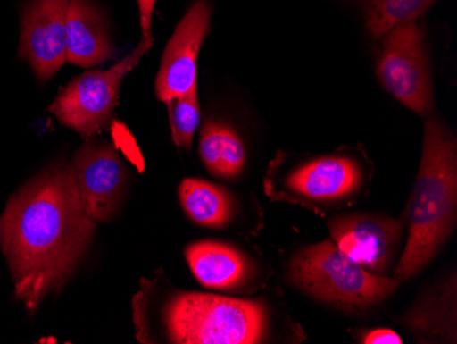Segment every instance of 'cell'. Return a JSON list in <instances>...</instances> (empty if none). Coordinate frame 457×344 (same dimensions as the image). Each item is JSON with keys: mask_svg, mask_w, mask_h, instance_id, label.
Masks as SVG:
<instances>
[{"mask_svg": "<svg viewBox=\"0 0 457 344\" xmlns=\"http://www.w3.org/2000/svg\"><path fill=\"white\" fill-rule=\"evenodd\" d=\"M95 228L71 166H51L9 200L0 217V248L12 272L15 300L29 315L65 286L86 256Z\"/></svg>", "mask_w": 457, "mask_h": 344, "instance_id": "1", "label": "cell"}, {"mask_svg": "<svg viewBox=\"0 0 457 344\" xmlns=\"http://www.w3.org/2000/svg\"><path fill=\"white\" fill-rule=\"evenodd\" d=\"M456 140L437 118L426 122L422 164L408 207L410 236L395 280L422 271L456 224Z\"/></svg>", "mask_w": 457, "mask_h": 344, "instance_id": "2", "label": "cell"}, {"mask_svg": "<svg viewBox=\"0 0 457 344\" xmlns=\"http://www.w3.org/2000/svg\"><path fill=\"white\" fill-rule=\"evenodd\" d=\"M169 338L179 344H255L264 338L267 315L256 300L179 292L164 309Z\"/></svg>", "mask_w": 457, "mask_h": 344, "instance_id": "3", "label": "cell"}, {"mask_svg": "<svg viewBox=\"0 0 457 344\" xmlns=\"http://www.w3.org/2000/svg\"><path fill=\"white\" fill-rule=\"evenodd\" d=\"M290 279L307 294L345 306L369 307L396 291L399 281L377 276L323 241L303 250L290 264Z\"/></svg>", "mask_w": 457, "mask_h": 344, "instance_id": "4", "label": "cell"}, {"mask_svg": "<svg viewBox=\"0 0 457 344\" xmlns=\"http://www.w3.org/2000/svg\"><path fill=\"white\" fill-rule=\"evenodd\" d=\"M153 45L141 42L130 55L110 71H89L76 77L62 88L51 105L50 112L59 122L91 138L106 127L118 104V92L125 74L129 73Z\"/></svg>", "mask_w": 457, "mask_h": 344, "instance_id": "5", "label": "cell"}, {"mask_svg": "<svg viewBox=\"0 0 457 344\" xmlns=\"http://www.w3.org/2000/svg\"><path fill=\"white\" fill-rule=\"evenodd\" d=\"M378 76L387 92L420 115L433 109V88L423 33L417 22L396 25L385 35Z\"/></svg>", "mask_w": 457, "mask_h": 344, "instance_id": "6", "label": "cell"}, {"mask_svg": "<svg viewBox=\"0 0 457 344\" xmlns=\"http://www.w3.org/2000/svg\"><path fill=\"white\" fill-rule=\"evenodd\" d=\"M210 20L209 0H197L177 25L156 77V95L164 104H170L197 87V56L209 32Z\"/></svg>", "mask_w": 457, "mask_h": 344, "instance_id": "7", "label": "cell"}, {"mask_svg": "<svg viewBox=\"0 0 457 344\" xmlns=\"http://www.w3.org/2000/svg\"><path fill=\"white\" fill-rule=\"evenodd\" d=\"M71 0H32L25 7L20 56L37 79L50 80L66 63V18Z\"/></svg>", "mask_w": 457, "mask_h": 344, "instance_id": "8", "label": "cell"}, {"mask_svg": "<svg viewBox=\"0 0 457 344\" xmlns=\"http://www.w3.org/2000/svg\"><path fill=\"white\" fill-rule=\"evenodd\" d=\"M74 176L82 206L94 221L104 222L120 204L123 189V165L112 146L88 143L74 156Z\"/></svg>", "mask_w": 457, "mask_h": 344, "instance_id": "9", "label": "cell"}, {"mask_svg": "<svg viewBox=\"0 0 457 344\" xmlns=\"http://www.w3.org/2000/svg\"><path fill=\"white\" fill-rule=\"evenodd\" d=\"M330 231L338 250L371 273L386 271L402 238V224L382 217L340 218Z\"/></svg>", "mask_w": 457, "mask_h": 344, "instance_id": "10", "label": "cell"}, {"mask_svg": "<svg viewBox=\"0 0 457 344\" xmlns=\"http://www.w3.org/2000/svg\"><path fill=\"white\" fill-rule=\"evenodd\" d=\"M363 172L348 156L315 159L300 166L287 177L290 191L311 200H336L358 191Z\"/></svg>", "mask_w": 457, "mask_h": 344, "instance_id": "11", "label": "cell"}, {"mask_svg": "<svg viewBox=\"0 0 457 344\" xmlns=\"http://www.w3.org/2000/svg\"><path fill=\"white\" fill-rule=\"evenodd\" d=\"M114 54L96 7L89 0H71L66 18V61L92 68L106 63Z\"/></svg>", "mask_w": 457, "mask_h": 344, "instance_id": "12", "label": "cell"}, {"mask_svg": "<svg viewBox=\"0 0 457 344\" xmlns=\"http://www.w3.org/2000/svg\"><path fill=\"white\" fill-rule=\"evenodd\" d=\"M185 256L197 281L209 289H236L251 272L249 262L240 251L215 241L195 243L187 248Z\"/></svg>", "mask_w": 457, "mask_h": 344, "instance_id": "13", "label": "cell"}, {"mask_svg": "<svg viewBox=\"0 0 457 344\" xmlns=\"http://www.w3.org/2000/svg\"><path fill=\"white\" fill-rule=\"evenodd\" d=\"M200 156L210 173L235 179L245 165V148L235 130L222 122H205L200 135Z\"/></svg>", "mask_w": 457, "mask_h": 344, "instance_id": "14", "label": "cell"}, {"mask_svg": "<svg viewBox=\"0 0 457 344\" xmlns=\"http://www.w3.org/2000/svg\"><path fill=\"white\" fill-rule=\"evenodd\" d=\"M179 200L188 217L203 227L223 228L232 220V197L215 184L184 180L179 186Z\"/></svg>", "mask_w": 457, "mask_h": 344, "instance_id": "15", "label": "cell"}, {"mask_svg": "<svg viewBox=\"0 0 457 344\" xmlns=\"http://www.w3.org/2000/svg\"><path fill=\"white\" fill-rule=\"evenodd\" d=\"M436 0H363L367 28L374 38H382L396 25L412 22Z\"/></svg>", "mask_w": 457, "mask_h": 344, "instance_id": "16", "label": "cell"}, {"mask_svg": "<svg viewBox=\"0 0 457 344\" xmlns=\"http://www.w3.org/2000/svg\"><path fill=\"white\" fill-rule=\"evenodd\" d=\"M170 110L171 132L177 146L191 150L195 132L200 122L199 96L197 87L184 96L177 97L168 104Z\"/></svg>", "mask_w": 457, "mask_h": 344, "instance_id": "17", "label": "cell"}, {"mask_svg": "<svg viewBox=\"0 0 457 344\" xmlns=\"http://www.w3.org/2000/svg\"><path fill=\"white\" fill-rule=\"evenodd\" d=\"M158 0H137L138 10H140V24L143 30L141 42H151L154 40L151 36V22H153L154 9Z\"/></svg>", "mask_w": 457, "mask_h": 344, "instance_id": "18", "label": "cell"}, {"mask_svg": "<svg viewBox=\"0 0 457 344\" xmlns=\"http://www.w3.org/2000/svg\"><path fill=\"white\" fill-rule=\"evenodd\" d=\"M363 343L367 344H402V338L390 330H376L364 336Z\"/></svg>", "mask_w": 457, "mask_h": 344, "instance_id": "19", "label": "cell"}]
</instances>
